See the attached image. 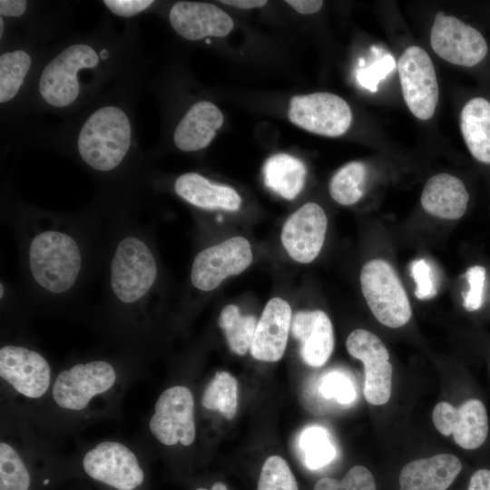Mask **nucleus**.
<instances>
[{
  "label": "nucleus",
  "mask_w": 490,
  "mask_h": 490,
  "mask_svg": "<svg viewBox=\"0 0 490 490\" xmlns=\"http://www.w3.org/2000/svg\"><path fill=\"white\" fill-rule=\"evenodd\" d=\"M31 65V57L22 50L4 53L0 56V102L14 98L23 84Z\"/></svg>",
  "instance_id": "7c9ffc66"
},
{
  "label": "nucleus",
  "mask_w": 490,
  "mask_h": 490,
  "mask_svg": "<svg viewBox=\"0 0 490 490\" xmlns=\"http://www.w3.org/2000/svg\"><path fill=\"white\" fill-rule=\"evenodd\" d=\"M247 239L230 238L200 251L191 265V282L201 291H211L228 277L239 275L252 262Z\"/></svg>",
  "instance_id": "f8f14e48"
},
{
  "label": "nucleus",
  "mask_w": 490,
  "mask_h": 490,
  "mask_svg": "<svg viewBox=\"0 0 490 490\" xmlns=\"http://www.w3.org/2000/svg\"><path fill=\"white\" fill-rule=\"evenodd\" d=\"M306 174L304 163L287 153L270 156L263 167L265 185L287 200H293L300 193Z\"/></svg>",
  "instance_id": "a878e982"
},
{
  "label": "nucleus",
  "mask_w": 490,
  "mask_h": 490,
  "mask_svg": "<svg viewBox=\"0 0 490 490\" xmlns=\"http://www.w3.org/2000/svg\"><path fill=\"white\" fill-rule=\"evenodd\" d=\"M290 326L303 361L314 368L323 366L334 348L333 327L328 315L322 310L299 311Z\"/></svg>",
  "instance_id": "aec40b11"
},
{
  "label": "nucleus",
  "mask_w": 490,
  "mask_h": 490,
  "mask_svg": "<svg viewBox=\"0 0 490 490\" xmlns=\"http://www.w3.org/2000/svg\"><path fill=\"white\" fill-rule=\"evenodd\" d=\"M158 277L154 253L142 232L121 233L114 240L109 260L110 299L120 312L137 315Z\"/></svg>",
  "instance_id": "20e7f679"
},
{
  "label": "nucleus",
  "mask_w": 490,
  "mask_h": 490,
  "mask_svg": "<svg viewBox=\"0 0 490 490\" xmlns=\"http://www.w3.org/2000/svg\"><path fill=\"white\" fill-rule=\"evenodd\" d=\"M86 250L80 235L62 224L37 228L27 238L24 251L25 275L44 298L71 295L83 279Z\"/></svg>",
  "instance_id": "f03ea898"
},
{
  "label": "nucleus",
  "mask_w": 490,
  "mask_h": 490,
  "mask_svg": "<svg viewBox=\"0 0 490 490\" xmlns=\"http://www.w3.org/2000/svg\"><path fill=\"white\" fill-rule=\"evenodd\" d=\"M220 2L241 9L261 7L268 3L265 0H223Z\"/></svg>",
  "instance_id": "79ce46f5"
},
{
  "label": "nucleus",
  "mask_w": 490,
  "mask_h": 490,
  "mask_svg": "<svg viewBox=\"0 0 490 490\" xmlns=\"http://www.w3.org/2000/svg\"><path fill=\"white\" fill-rule=\"evenodd\" d=\"M488 304H489V307H490V294H489V298H488Z\"/></svg>",
  "instance_id": "49530a36"
},
{
  "label": "nucleus",
  "mask_w": 490,
  "mask_h": 490,
  "mask_svg": "<svg viewBox=\"0 0 490 490\" xmlns=\"http://www.w3.org/2000/svg\"><path fill=\"white\" fill-rule=\"evenodd\" d=\"M360 286L367 304L382 325L397 328L411 318L407 294L393 267L386 260L374 259L361 269Z\"/></svg>",
  "instance_id": "6e6552de"
},
{
  "label": "nucleus",
  "mask_w": 490,
  "mask_h": 490,
  "mask_svg": "<svg viewBox=\"0 0 490 490\" xmlns=\"http://www.w3.org/2000/svg\"><path fill=\"white\" fill-rule=\"evenodd\" d=\"M195 490H210V489H208L206 487L200 486V487L196 488Z\"/></svg>",
  "instance_id": "a18cd8bd"
},
{
  "label": "nucleus",
  "mask_w": 490,
  "mask_h": 490,
  "mask_svg": "<svg viewBox=\"0 0 490 490\" xmlns=\"http://www.w3.org/2000/svg\"><path fill=\"white\" fill-rule=\"evenodd\" d=\"M174 190L184 201L204 210L235 211L241 204V198L234 189L211 183L196 172L179 176L175 181Z\"/></svg>",
  "instance_id": "b1692460"
},
{
  "label": "nucleus",
  "mask_w": 490,
  "mask_h": 490,
  "mask_svg": "<svg viewBox=\"0 0 490 490\" xmlns=\"http://www.w3.org/2000/svg\"><path fill=\"white\" fill-rule=\"evenodd\" d=\"M469 193L465 183L448 173L432 176L421 194V205L429 214L445 220L462 218L468 208Z\"/></svg>",
  "instance_id": "4be33fe9"
},
{
  "label": "nucleus",
  "mask_w": 490,
  "mask_h": 490,
  "mask_svg": "<svg viewBox=\"0 0 490 490\" xmlns=\"http://www.w3.org/2000/svg\"><path fill=\"white\" fill-rule=\"evenodd\" d=\"M219 326L224 331L230 348L242 356L247 353L252 342L257 326L252 315H241L236 305L225 306L220 314Z\"/></svg>",
  "instance_id": "cd10ccee"
},
{
  "label": "nucleus",
  "mask_w": 490,
  "mask_h": 490,
  "mask_svg": "<svg viewBox=\"0 0 490 490\" xmlns=\"http://www.w3.org/2000/svg\"><path fill=\"white\" fill-rule=\"evenodd\" d=\"M318 391L325 398H334L342 405L352 403L357 397L351 377L339 370L325 374L319 381Z\"/></svg>",
  "instance_id": "72a5a7b5"
},
{
  "label": "nucleus",
  "mask_w": 490,
  "mask_h": 490,
  "mask_svg": "<svg viewBox=\"0 0 490 490\" xmlns=\"http://www.w3.org/2000/svg\"><path fill=\"white\" fill-rule=\"evenodd\" d=\"M257 490H299V487L286 460L270 456L262 466Z\"/></svg>",
  "instance_id": "2f4dec72"
},
{
  "label": "nucleus",
  "mask_w": 490,
  "mask_h": 490,
  "mask_svg": "<svg viewBox=\"0 0 490 490\" xmlns=\"http://www.w3.org/2000/svg\"><path fill=\"white\" fill-rule=\"evenodd\" d=\"M467 490H490V469L475 471L470 476Z\"/></svg>",
  "instance_id": "58836bf2"
},
{
  "label": "nucleus",
  "mask_w": 490,
  "mask_h": 490,
  "mask_svg": "<svg viewBox=\"0 0 490 490\" xmlns=\"http://www.w3.org/2000/svg\"><path fill=\"white\" fill-rule=\"evenodd\" d=\"M328 219L317 203L308 202L291 214L283 225L281 242L288 254L299 263H309L319 254Z\"/></svg>",
  "instance_id": "f3484780"
},
{
  "label": "nucleus",
  "mask_w": 490,
  "mask_h": 490,
  "mask_svg": "<svg viewBox=\"0 0 490 490\" xmlns=\"http://www.w3.org/2000/svg\"><path fill=\"white\" fill-rule=\"evenodd\" d=\"M367 180L368 169L363 162H348L332 176L328 185L330 196L341 205L355 204L365 193Z\"/></svg>",
  "instance_id": "bb28decb"
},
{
  "label": "nucleus",
  "mask_w": 490,
  "mask_h": 490,
  "mask_svg": "<svg viewBox=\"0 0 490 490\" xmlns=\"http://www.w3.org/2000/svg\"><path fill=\"white\" fill-rule=\"evenodd\" d=\"M210 490H228V488L224 483L216 482L211 485Z\"/></svg>",
  "instance_id": "37998d69"
},
{
  "label": "nucleus",
  "mask_w": 490,
  "mask_h": 490,
  "mask_svg": "<svg viewBox=\"0 0 490 490\" xmlns=\"http://www.w3.org/2000/svg\"><path fill=\"white\" fill-rule=\"evenodd\" d=\"M285 2L302 15L314 14L323 5V1L318 0H288Z\"/></svg>",
  "instance_id": "a19ab883"
},
{
  "label": "nucleus",
  "mask_w": 490,
  "mask_h": 490,
  "mask_svg": "<svg viewBox=\"0 0 490 490\" xmlns=\"http://www.w3.org/2000/svg\"><path fill=\"white\" fill-rule=\"evenodd\" d=\"M462 470L452 454H438L406 464L398 476L399 490H446Z\"/></svg>",
  "instance_id": "412c9836"
},
{
  "label": "nucleus",
  "mask_w": 490,
  "mask_h": 490,
  "mask_svg": "<svg viewBox=\"0 0 490 490\" xmlns=\"http://www.w3.org/2000/svg\"><path fill=\"white\" fill-rule=\"evenodd\" d=\"M3 412V411H2ZM0 440V490H51L64 470L40 450L29 433L30 420L5 410Z\"/></svg>",
  "instance_id": "7ed1b4c3"
},
{
  "label": "nucleus",
  "mask_w": 490,
  "mask_h": 490,
  "mask_svg": "<svg viewBox=\"0 0 490 490\" xmlns=\"http://www.w3.org/2000/svg\"><path fill=\"white\" fill-rule=\"evenodd\" d=\"M54 375L39 350L18 342L1 345V387L5 397H8L5 409L33 422L50 394Z\"/></svg>",
  "instance_id": "39448f33"
},
{
  "label": "nucleus",
  "mask_w": 490,
  "mask_h": 490,
  "mask_svg": "<svg viewBox=\"0 0 490 490\" xmlns=\"http://www.w3.org/2000/svg\"><path fill=\"white\" fill-rule=\"evenodd\" d=\"M99 57L87 44H74L54 57L42 72L39 91L51 105L64 107L73 103L79 94L77 73L97 65Z\"/></svg>",
  "instance_id": "9b49d317"
},
{
  "label": "nucleus",
  "mask_w": 490,
  "mask_h": 490,
  "mask_svg": "<svg viewBox=\"0 0 490 490\" xmlns=\"http://www.w3.org/2000/svg\"><path fill=\"white\" fill-rule=\"evenodd\" d=\"M467 289L463 295V305L467 311L479 310L485 303L487 288V270L483 265H474L465 274Z\"/></svg>",
  "instance_id": "f704fd0d"
},
{
  "label": "nucleus",
  "mask_w": 490,
  "mask_h": 490,
  "mask_svg": "<svg viewBox=\"0 0 490 490\" xmlns=\"http://www.w3.org/2000/svg\"><path fill=\"white\" fill-rule=\"evenodd\" d=\"M131 124L125 113L115 106L95 111L84 122L78 137V151L93 169L109 172L122 162L131 143Z\"/></svg>",
  "instance_id": "0eeeda50"
},
{
  "label": "nucleus",
  "mask_w": 490,
  "mask_h": 490,
  "mask_svg": "<svg viewBox=\"0 0 490 490\" xmlns=\"http://www.w3.org/2000/svg\"><path fill=\"white\" fill-rule=\"evenodd\" d=\"M290 325L289 304L279 297L270 299L255 328L250 348L251 356L266 362L279 360L286 349Z\"/></svg>",
  "instance_id": "6ab92c4d"
},
{
  "label": "nucleus",
  "mask_w": 490,
  "mask_h": 490,
  "mask_svg": "<svg viewBox=\"0 0 490 490\" xmlns=\"http://www.w3.org/2000/svg\"><path fill=\"white\" fill-rule=\"evenodd\" d=\"M150 436L165 447H188L196 439L195 401L185 385L166 387L159 395L148 420Z\"/></svg>",
  "instance_id": "1a4fd4ad"
},
{
  "label": "nucleus",
  "mask_w": 490,
  "mask_h": 490,
  "mask_svg": "<svg viewBox=\"0 0 490 490\" xmlns=\"http://www.w3.org/2000/svg\"><path fill=\"white\" fill-rule=\"evenodd\" d=\"M169 17L173 29L188 40L223 37L234 24L231 17L217 5L201 2H177L172 5Z\"/></svg>",
  "instance_id": "a211bd4d"
},
{
  "label": "nucleus",
  "mask_w": 490,
  "mask_h": 490,
  "mask_svg": "<svg viewBox=\"0 0 490 490\" xmlns=\"http://www.w3.org/2000/svg\"><path fill=\"white\" fill-rule=\"evenodd\" d=\"M460 129L471 155L490 165V102L484 97L469 100L461 112Z\"/></svg>",
  "instance_id": "393cba45"
},
{
  "label": "nucleus",
  "mask_w": 490,
  "mask_h": 490,
  "mask_svg": "<svg viewBox=\"0 0 490 490\" xmlns=\"http://www.w3.org/2000/svg\"><path fill=\"white\" fill-rule=\"evenodd\" d=\"M201 406L211 411H218L228 419L235 416L238 407V383L226 371L215 374L203 390Z\"/></svg>",
  "instance_id": "c85d7f7f"
},
{
  "label": "nucleus",
  "mask_w": 490,
  "mask_h": 490,
  "mask_svg": "<svg viewBox=\"0 0 490 490\" xmlns=\"http://www.w3.org/2000/svg\"><path fill=\"white\" fill-rule=\"evenodd\" d=\"M104 5L115 15L132 16L148 8L153 1L149 0H105Z\"/></svg>",
  "instance_id": "4c0bfd02"
},
{
  "label": "nucleus",
  "mask_w": 490,
  "mask_h": 490,
  "mask_svg": "<svg viewBox=\"0 0 490 490\" xmlns=\"http://www.w3.org/2000/svg\"><path fill=\"white\" fill-rule=\"evenodd\" d=\"M26 8V1L24 0H1L0 14L4 16H20Z\"/></svg>",
  "instance_id": "ea45409f"
},
{
  "label": "nucleus",
  "mask_w": 490,
  "mask_h": 490,
  "mask_svg": "<svg viewBox=\"0 0 490 490\" xmlns=\"http://www.w3.org/2000/svg\"><path fill=\"white\" fill-rule=\"evenodd\" d=\"M132 371L123 360L105 356L68 364L55 373L34 421L51 429H68L112 413Z\"/></svg>",
  "instance_id": "f257e3e1"
},
{
  "label": "nucleus",
  "mask_w": 490,
  "mask_h": 490,
  "mask_svg": "<svg viewBox=\"0 0 490 490\" xmlns=\"http://www.w3.org/2000/svg\"><path fill=\"white\" fill-rule=\"evenodd\" d=\"M299 446L304 465L310 470H318L331 463L337 450L328 430L320 426L305 427L299 439Z\"/></svg>",
  "instance_id": "c756f323"
},
{
  "label": "nucleus",
  "mask_w": 490,
  "mask_h": 490,
  "mask_svg": "<svg viewBox=\"0 0 490 490\" xmlns=\"http://www.w3.org/2000/svg\"><path fill=\"white\" fill-rule=\"evenodd\" d=\"M430 44L434 52L444 60L466 67L478 64L488 51L486 41L479 31L442 11L436 15Z\"/></svg>",
  "instance_id": "2eb2a0df"
},
{
  "label": "nucleus",
  "mask_w": 490,
  "mask_h": 490,
  "mask_svg": "<svg viewBox=\"0 0 490 490\" xmlns=\"http://www.w3.org/2000/svg\"><path fill=\"white\" fill-rule=\"evenodd\" d=\"M411 276L416 282L415 294L420 299H426L436 294L430 266L423 260H416L411 266Z\"/></svg>",
  "instance_id": "c9c22d12"
},
{
  "label": "nucleus",
  "mask_w": 490,
  "mask_h": 490,
  "mask_svg": "<svg viewBox=\"0 0 490 490\" xmlns=\"http://www.w3.org/2000/svg\"><path fill=\"white\" fill-rule=\"evenodd\" d=\"M75 470L97 490H146L147 471L141 452L115 439L84 449Z\"/></svg>",
  "instance_id": "423d86ee"
},
{
  "label": "nucleus",
  "mask_w": 490,
  "mask_h": 490,
  "mask_svg": "<svg viewBox=\"0 0 490 490\" xmlns=\"http://www.w3.org/2000/svg\"><path fill=\"white\" fill-rule=\"evenodd\" d=\"M223 123L220 109L211 102L193 104L177 125L173 140L181 151L192 152L205 148Z\"/></svg>",
  "instance_id": "5701e85b"
},
{
  "label": "nucleus",
  "mask_w": 490,
  "mask_h": 490,
  "mask_svg": "<svg viewBox=\"0 0 490 490\" xmlns=\"http://www.w3.org/2000/svg\"><path fill=\"white\" fill-rule=\"evenodd\" d=\"M0 23H1V25H0V27H1L0 34H1V36H2V34H3V26H4V24H3V18H2V17H1V19H0Z\"/></svg>",
  "instance_id": "c03bdc74"
},
{
  "label": "nucleus",
  "mask_w": 490,
  "mask_h": 490,
  "mask_svg": "<svg viewBox=\"0 0 490 490\" xmlns=\"http://www.w3.org/2000/svg\"><path fill=\"white\" fill-rule=\"evenodd\" d=\"M289 118L295 125L310 132L338 137L344 134L352 122V113L341 97L326 92L293 96Z\"/></svg>",
  "instance_id": "ddd939ff"
},
{
  "label": "nucleus",
  "mask_w": 490,
  "mask_h": 490,
  "mask_svg": "<svg viewBox=\"0 0 490 490\" xmlns=\"http://www.w3.org/2000/svg\"><path fill=\"white\" fill-rule=\"evenodd\" d=\"M397 69L406 104L417 119H430L436 111L439 90L430 56L421 47H407L398 59Z\"/></svg>",
  "instance_id": "9d476101"
},
{
  "label": "nucleus",
  "mask_w": 490,
  "mask_h": 490,
  "mask_svg": "<svg viewBox=\"0 0 490 490\" xmlns=\"http://www.w3.org/2000/svg\"><path fill=\"white\" fill-rule=\"evenodd\" d=\"M394 65V59L387 55L377 64H375L369 70L361 72L358 79L361 84L374 92L377 90V82L387 74L393 69Z\"/></svg>",
  "instance_id": "e433bc0d"
},
{
  "label": "nucleus",
  "mask_w": 490,
  "mask_h": 490,
  "mask_svg": "<svg viewBox=\"0 0 490 490\" xmlns=\"http://www.w3.org/2000/svg\"><path fill=\"white\" fill-rule=\"evenodd\" d=\"M314 490H376L372 473L363 466L351 467L346 475L338 480L323 477L317 481Z\"/></svg>",
  "instance_id": "473e14b6"
},
{
  "label": "nucleus",
  "mask_w": 490,
  "mask_h": 490,
  "mask_svg": "<svg viewBox=\"0 0 490 490\" xmlns=\"http://www.w3.org/2000/svg\"><path fill=\"white\" fill-rule=\"evenodd\" d=\"M432 418L440 434L452 435L455 442L466 450L480 447L488 435L487 411L477 398L468 399L459 407L446 401L439 402L434 407Z\"/></svg>",
  "instance_id": "dca6fc26"
},
{
  "label": "nucleus",
  "mask_w": 490,
  "mask_h": 490,
  "mask_svg": "<svg viewBox=\"0 0 490 490\" xmlns=\"http://www.w3.org/2000/svg\"><path fill=\"white\" fill-rule=\"evenodd\" d=\"M346 348L349 355L364 365L366 400L375 406L386 404L391 396L393 368L382 340L374 333L358 328L348 335Z\"/></svg>",
  "instance_id": "4468645a"
}]
</instances>
